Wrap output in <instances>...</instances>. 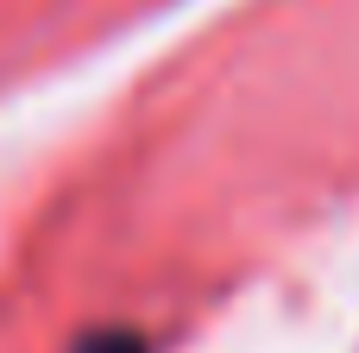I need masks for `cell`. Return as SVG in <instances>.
Listing matches in <instances>:
<instances>
[{
  "mask_svg": "<svg viewBox=\"0 0 359 353\" xmlns=\"http://www.w3.org/2000/svg\"><path fill=\"white\" fill-rule=\"evenodd\" d=\"M76 353H145L139 335H126V328H95V335H82Z\"/></svg>",
  "mask_w": 359,
  "mask_h": 353,
  "instance_id": "6da1fadb",
  "label": "cell"
}]
</instances>
